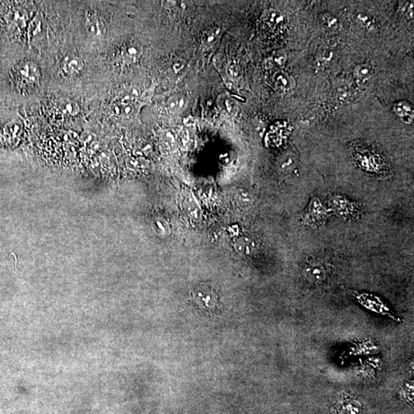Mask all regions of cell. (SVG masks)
Returning a JSON list of instances; mask_svg holds the SVG:
<instances>
[{"mask_svg": "<svg viewBox=\"0 0 414 414\" xmlns=\"http://www.w3.org/2000/svg\"><path fill=\"white\" fill-rule=\"evenodd\" d=\"M321 23H322L323 27L326 30L330 31V32H336L340 28L339 20L330 14H324L322 15Z\"/></svg>", "mask_w": 414, "mask_h": 414, "instance_id": "5bb4252c", "label": "cell"}, {"mask_svg": "<svg viewBox=\"0 0 414 414\" xmlns=\"http://www.w3.org/2000/svg\"><path fill=\"white\" fill-rule=\"evenodd\" d=\"M219 31H216L215 29L207 31L206 33L203 35V43L207 45V46L212 44L216 39L217 35H219Z\"/></svg>", "mask_w": 414, "mask_h": 414, "instance_id": "9a60e30c", "label": "cell"}, {"mask_svg": "<svg viewBox=\"0 0 414 414\" xmlns=\"http://www.w3.org/2000/svg\"><path fill=\"white\" fill-rule=\"evenodd\" d=\"M194 301L208 312H214L219 308V299L213 288L204 285H200L194 288L192 293Z\"/></svg>", "mask_w": 414, "mask_h": 414, "instance_id": "7a4b0ae2", "label": "cell"}, {"mask_svg": "<svg viewBox=\"0 0 414 414\" xmlns=\"http://www.w3.org/2000/svg\"><path fill=\"white\" fill-rule=\"evenodd\" d=\"M264 19L270 26H278L283 23L285 17L276 9H268L264 14Z\"/></svg>", "mask_w": 414, "mask_h": 414, "instance_id": "4fadbf2b", "label": "cell"}, {"mask_svg": "<svg viewBox=\"0 0 414 414\" xmlns=\"http://www.w3.org/2000/svg\"><path fill=\"white\" fill-rule=\"evenodd\" d=\"M358 19H359V21L361 22V23H362L364 26H370V21L369 20V18L367 15H364V14H360V15H358Z\"/></svg>", "mask_w": 414, "mask_h": 414, "instance_id": "e0dca14e", "label": "cell"}, {"mask_svg": "<svg viewBox=\"0 0 414 414\" xmlns=\"http://www.w3.org/2000/svg\"><path fill=\"white\" fill-rule=\"evenodd\" d=\"M306 279L312 283L320 284L325 280L327 272L325 267L320 262H312L305 270Z\"/></svg>", "mask_w": 414, "mask_h": 414, "instance_id": "52a82bcc", "label": "cell"}, {"mask_svg": "<svg viewBox=\"0 0 414 414\" xmlns=\"http://www.w3.org/2000/svg\"><path fill=\"white\" fill-rule=\"evenodd\" d=\"M276 88L283 92H288L295 87V81L285 72H279L275 76Z\"/></svg>", "mask_w": 414, "mask_h": 414, "instance_id": "8fae6325", "label": "cell"}, {"mask_svg": "<svg viewBox=\"0 0 414 414\" xmlns=\"http://www.w3.org/2000/svg\"><path fill=\"white\" fill-rule=\"evenodd\" d=\"M397 115L407 123H411L413 120V108L406 101H398L393 106Z\"/></svg>", "mask_w": 414, "mask_h": 414, "instance_id": "9c48e42d", "label": "cell"}, {"mask_svg": "<svg viewBox=\"0 0 414 414\" xmlns=\"http://www.w3.org/2000/svg\"><path fill=\"white\" fill-rule=\"evenodd\" d=\"M86 29L88 34L94 38H98L104 34V24L96 11L89 10L86 13Z\"/></svg>", "mask_w": 414, "mask_h": 414, "instance_id": "5b68a950", "label": "cell"}, {"mask_svg": "<svg viewBox=\"0 0 414 414\" xmlns=\"http://www.w3.org/2000/svg\"><path fill=\"white\" fill-rule=\"evenodd\" d=\"M285 60H286V56H284V55H278L275 58V61H276L277 64L279 65H282L284 64L285 63Z\"/></svg>", "mask_w": 414, "mask_h": 414, "instance_id": "d6986e66", "label": "cell"}, {"mask_svg": "<svg viewBox=\"0 0 414 414\" xmlns=\"http://www.w3.org/2000/svg\"><path fill=\"white\" fill-rule=\"evenodd\" d=\"M403 12H404L405 16L408 19H413V2H409L404 4V7L402 8Z\"/></svg>", "mask_w": 414, "mask_h": 414, "instance_id": "2e32d148", "label": "cell"}, {"mask_svg": "<svg viewBox=\"0 0 414 414\" xmlns=\"http://www.w3.org/2000/svg\"><path fill=\"white\" fill-rule=\"evenodd\" d=\"M143 53L141 46L135 42H130L122 46L120 50V58L125 64L137 63Z\"/></svg>", "mask_w": 414, "mask_h": 414, "instance_id": "8992f818", "label": "cell"}, {"mask_svg": "<svg viewBox=\"0 0 414 414\" xmlns=\"http://www.w3.org/2000/svg\"><path fill=\"white\" fill-rule=\"evenodd\" d=\"M39 68L32 61H27L18 64L12 72V78L17 87L23 90H32L39 84Z\"/></svg>", "mask_w": 414, "mask_h": 414, "instance_id": "6da1fadb", "label": "cell"}, {"mask_svg": "<svg viewBox=\"0 0 414 414\" xmlns=\"http://www.w3.org/2000/svg\"><path fill=\"white\" fill-rule=\"evenodd\" d=\"M297 163L296 154L293 152H286L281 157L279 162V168L282 172L289 173L296 168Z\"/></svg>", "mask_w": 414, "mask_h": 414, "instance_id": "7c38bea8", "label": "cell"}, {"mask_svg": "<svg viewBox=\"0 0 414 414\" xmlns=\"http://www.w3.org/2000/svg\"><path fill=\"white\" fill-rule=\"evenodd\" d=\"M332 58V51H324L322 55V59L324 61H329Z\"/></svg>", "mask_w": 414, "mask_h": 414, "instance_id": "ac0fdd59", "label": "cell"}, {"mask_svg": "<svg viewBox=\"0 0 414 414\" xmlns=\"http://www.w3.org/2000/svg\"><path fill=\"white\" fill-rule=\"evenodd\" d=\"M353 73L358 81H368L375 75V70L370 63H362L355 66Z\"/></svg>", "mask_w": 414, "mask_h": 414, "instance_id": "30bf717a", "label": "cell"}, {"mask_svg": "<svg viewBox=\"0 0 414 414\" xmlns=\"http://www.w3.org/2000/svg\"><path fill=\"white\" fill-rule=\"evenodd\" d=\"M188 98L182 94L171 95L165 102L167 111L171 114H178L188 105Z\"/></svg>", "mask_w": 414, "mask_h": 414, "instance_id": "ba28073f", "label": "cell"}, {"mask_svg": "<svg viewBox=\"0 0 414 414\" xmlns=\"http://www.w3.org/2000/svg\"><path fill=\"white\" fill-rule=\"evenodd\" d=\"M85 68L84 59L80 55H67L60 65V72L65 77H74L79 75Z\"/></svg>", "mask_w": 414, "mask_h": 414, "instance_id": "277c9868", "label": "cell"}, {"mask_svg": "<svg viewBox=\"0 0 414 414\" xmlns=\"http://www.w3.org/2000/svg\"><path fill=\"white\" fill-rule=\"evenodd\" d=\"M327 216V210L321 204V202L317 199H314L310 203L308 210L305 212L304 221L305 223L312 226H319L324 223Z\"/></svg>", "mask_w": 414, "mask_h": 414, "instance_id": "3957f363", "label": "cell"}]
</instances>
